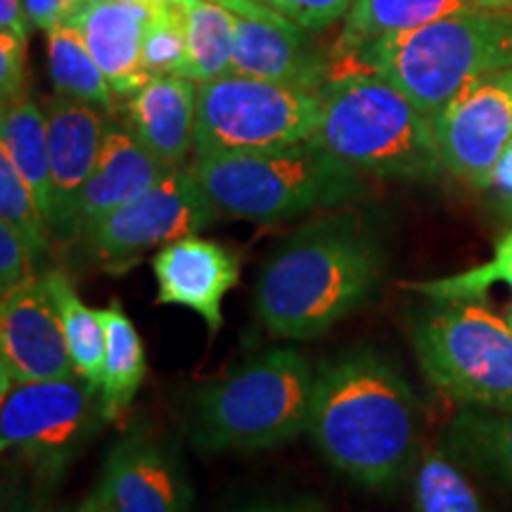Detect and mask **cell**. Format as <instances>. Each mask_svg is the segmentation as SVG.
Masks as SVG:
<instances>
[{"label": "cell", "mask_w": 512, "mask_h": 512, "mask_svg": "<svg viewBox=\"0 0 512 512\" xmlns=\"http://www.w3.org/2000/svg\"><path fill=\"white\" fill-rule=\"evenodd\" d=\"M387 252L373 221L358 209L318 216L275 249L254 287L268 332L313 339L361 309L380 290Z\"/></svg>", "instance_id": "6da1fadb"}, {"label": "cell", "mask_w": 512, "mask_h": 512, "mask_svg": "<svg viewBox=\"0 0 512 512\" xmlns=\"http://www.w3.org/2000/svg\"><path fill=\"white\" fill-rule=\"evenodd\" d=\"M420 411L401 370L375 349H351L316 370L309 434L332 467L389 491L418 453Z\"/></svg>", "instance_id": "7a4b0ae2"}, {"label": "cell", "mask_w": 512, "mask_h": 512, "mask_svg": "<svg viewBox=\"0 0 512 512\" xmlns=\"http://www.w3.org/2000/svg\"><path fill=\"white\" fill-rule=\"evenodd\" d=\"M342 72L382 76L434 119L479 76L512 67L510 12H463L396 31L332 57ZM335 74V72H332Z\"/></svg>", "instance_id": "3957f363"}, {"label": "cell", "mask_w": 512, "mask_h": 512, "mask_svg": "<svg viewBox=\"0 0 512 512\" xmlns=\"http://www.w3.org/2000/svg\"><path fill=\"white\" fill-rule=\"evenodd\" d=\"M313 387L316 370L302 351L268 349L192 394V444L204 453L283 446L309 432Z\"/></svg>", "instance_id": "277c9868"}, {"label": "cell", "mask_w": 512, "mask_h": 512, "mask_svg": "<svg viewBox=\"0 0 512 512\" xmlns=\"http://www.w3.org/2000/svg\"><path fill=\"white\" fill-rule=\"evenodd\" d=\"M316 95L320 114L313 140L361 174L432 181L446 171L432 121L382 76L335 74Z\"/></svg>", "instance_id": "5b68a950"}, {"label": "cell", "mask_w": 512, "mask_h": 512, "mask_svg": "<svg viewBox=\"0 0 512 512\" xmlns=\"http://www.w3.org/2000/svg\"><path fill=\"white\" fill-rule=\"evenodd\" d=\"M190 171L219 214L254 223L344 207L366 190L361 171L316 140L264 152L202 155Z\"/></svg>", "instance_id": "8992f818"}, {"label": "cell", "mask_w": 512, "mask_h": 512, "mask_svg": "<svg viewBox=\"0 0 512 512\" xmlns=\"http://www.w3.org/2000/svg\"><path fill=\"white\" fill-rule=\"evenodd\" d=\"M427 380L453 401L512 413V328L482 299L434 302L413 323Z\"/></svg>", "instance_id": "52a82bcc"}, {"label": "cell", "mask_w": 512, "mask_h": 512, "mask_svg": "<svg viewBox=\"0 0 512 512\" xmlns=\"http://www.w3.org/2000/svg\"><path fill=\"white\" fill-rule=\"evenodd\" d=\"M318 95L252 76L197 83L195 155L278 150L313 140Z\"/></svg>", "instance_id": "ba28073f"}, {"label": "cell", "mask_w": 512, "mask_h": 512, "mask_svg": "<svg viewBox=\"0 0 512 512\" xmlns=\"http://www.w3.org/2000/svg\"><path fill=\"white\" fill-rule=\"evenodd\" d=\"M105 420L100 392L79 375L12 384L0 406V448L29 470L62 482Z\"/></svg>", "instance_id": "9c48e42d"}, {"label": "cell", "mask_w": 512, "mask_h": 512, "mask_svg": "<svg viewBox=\"0 0 512 512\" xmlns=\"http://www.w3.org/2000/svg\"><path fill=\"white\" fill-rule=\"evenodd\" d=\"M214 204L190 169H174L162 181L121 204L74 242L83 261L105 273H124L147 252L202 233L214 221Z\"/></svg>", "instance_id": "30bf717a"}, {"label": "cell", "mask_w": 512, "mask_h": 512, "mask_svg": "<svg viewBox=\"0 0 512 512\" xmlns=\"http://www.w3.org/2000/svg\"><path fill=\"white\" fill-rule=\"evenodd\" d=\"M432 128L448 174L489 188L491 171L512 140V67L465 86L432 119Z\"/></svg>", "instance_id": "8fae6325"}, {"label": "cell", "mask_w": 512, "mask_h": 512, "mask_svg": "<svg viewBox=\"0 0 512 512\" xmlns=\"http://www.w3.org/2000/svg\"><path fill=\"white\" fill-rule=\"evenodd\" d=\"M98 484L112 512H192L195 503L178 444L145 418L128 422Z\"/></svg>", "instance_id": "7c38bea8"}, {"label": "cell", "mask_w": 512, "mask_h": 512, "mask_svg": "<svg viewBox=\"0 0 512 512\" xmlns=\"http://www.w3.org/2000/svg\"><path fill=\"white\" fill-rule=\"evenodd\" d=\"M74 375L62 318L46 275L3 294L0 304V394L12 384Z\"/></svg>", "instance_id": "4fadbf2b"}, {"label": "cell", "mask_w": 512, "mask_h": 512, "mask_svg": "<svg viewBox=\"0 0 512 512\" xmlns=\"http://www.w3.org/2000/svg\"><path fill=\"white\" fill-rule=\"evenodd\" d=\"M48 124L50 183H53V216L50 233L69 245L74 238L81 192L98 162L107 112L88 102L55 93L43 105Z\"/></svg>", "instance_id": "5bb4252c"}, {"label": "cell", "mask_w": 512, "mask_h": 512, "mask_svg": "<svg viewBox=\"0 0 512 512\" xmlns=\"http://www.w3.org/2000/svg\"><path fill=\"white\" fill-rule=\"evenodd\" d=\"M242 261L221 242L188 235L152 256L157 304L183 306L197 313L211 335L223 328V299L238 285Z\"/></svg>", "instance_id": "9a60e30c"}, {"label": "cell", "mask_w": 512, "mask_h": 512, "mask_svg": "<svg viewBox=\"0 0 512 512\" xmlns=\"http://www.w3.org/2000/svg\"><path fill=\"white\" fill-rule=\"evenodd\" d=\"M335 64L313 46L306 31L290 19H235V48L230 74L252 76L318 93L332 79Z\"/></svg>", "instance_id": "2e32d148"}, {"label": "cell", "mask_w": 512, "mask_h": 512, "mask_svg": "<svg viewBox=\"0 0 512 512\" xmlns=\"http://www.w3.org/2000/svg\"><path fill=\"white\" fill-rule=\"evenodd\" d=\"M171 171L174 169L164 166L140 143L128 124L124 126L114 117L107 119L98 162L81 192L74 238L69 245H74L88 228H93L121 204L131 202L140 192L152 188Z\"/></svg>", "instance_id": "e0dca14e"}, {"label": "cell", "mask_w": 512, "mask_h": 512, "mask_svg": "<svg viewBox=\"0 0 512 512\" xmlns=\"http://www.w3.org/2000/svg\"><path fill=\"white\" fill-rule=\"evenodd\" d=\"M155 0H88L72 27L105 72L119 98L150 79L143 69V38Z\"/></svg>", "instance_id": "ac0fdd59"}, {"label": "cell", "mask_w": 512, "mask_h": 512, "mask_svg": "<svg viewBox=\"0 0 512 512\" xmlns=\"http://www.w3.org/2000/svg\"><path fill=\"white\" fill-rule=\"evenodd\" d=\"M128 128L159 162L181 169L195 150L197 83L176 74L150 76L126 98Z\"/></svg>", "instance_id": "d6986e66"}, {"label": "cell", "mask_w": 512, "mask_h": 512, "mask_svg": "<svg viewBox=\"0 0 512 512\" xmlns=\"http://www.w3.org/2000/svg\"><path fill=\"white\" fill-rule=\"evenodd\" d=\"M463 12H510L512 0H356L344 19L332 57L351 53L373 38L430 24Z\"/></svg>", "instance_id": "ffe728a7"}, {"label": "cell", "mask_w": 512, "mask_h": 512, "mask_svg": "<svg viewBox=\"0 0 512 512\" xmlns=\"http://www.w3.org/2000/svg\"><path fill=\"white\" fill-rule=\"evenodd\" d=\"M0 150L12 159L19 176L27 181L50 226V216H53V183H50L46 112L29 98L27 91L3 102Z\"/></svg>", "instance_id": "44dd1931"}, {"label": "cell", "mask_w": 512, "mask_h": 512, "mask_svg": "<svg viewBox=\"0 0 512 512\" xmlns=\"http://www.w3.org/2000/svg\"><path fill=\"white\" fill-rule=\"evenodd\" d=\"M100 316L105 323V375H102L100 401L105 420L114 422L136 399L147 373V356L136 325L119 302L100 309Z\"/></svg>", "instance_id": "7402d4cb"}, {"label": "cell", "mask_w": 512, "mask_h": 512, "mask_svg": "<svg viewBox=\"0 0 512 512\" xmlns=\"http://www.w3.org/2000/svg\"><path fill=\"white\" fill-rule=\"evenodd\" d=\"M446 446L512 491V413L465 408L448 422Z\"/></svg>", "instance_id": "603a6c76"}, {"label": "cell", "mask_w": 512, "mask_h": 512, "mask_svg": "<svg viewBox=\"0 0 512 512\" xmlns=\"http://www.w3.org/2000/svg\"><path fill=\"white\" fill-rule=\"evenodd\" d=\"M43 275L60 311L74 373L100 392L102 375H105V323H102L100 309H91L83 302L72 278L60 268Z\"/></svg>", "instance_id": "cb8c5ba5"}, {"label": "cell", "mask_w": 512, "mask_h": 512, "mask_svg": "<svg viewBox=\"0 0 512 512\" xmlns=\"http://www.w3.org/2000/svg\"><path fill=\"white\" fill-rule=\"evenodd\" d=\"M48 69L55 93L88 102L107 114L117 112L119 95L72 24L48 31Z\"/></svg>", "instance_id": "d4e9b609"}, {"label": "cell", "mask_w": 512, "mask_h": 512, "mask_svg": "<svg viewBox=\"0 0 512 512\" xmlns=\"http://www.w3.org/2000/svg\"><path fill=\"white\" fill-rule=\"evenodd\" d=\"M188 24V55L181 76L207 83L230 74L235 48L233 12L209 0H181Z\"/></svg>", "instance_id": "484cf974"}, {"label": "cell", "mask_w": 512, "mask_h": 512, "mask_svg": "<svg viewBox=\"0 0 512 512\" xmlns=\"http://www.w3.org/2000/svg\"><path fill=\"white\" fill-rule=\"evenodd\" d=\"M415 512H489L475 486L446 453L432 451L418 463L413 477Z\"/></svg>", "instance_id": "4316f807"}, {"label": "cell", "mask_w": 512, "mask_h": 512, "mask_svg": "<svg viewBox=\"0 0 512 512\" xmlns=\"http://www.w3.org/2000/svg\"><path fill=\"white\" fill-rule=\"evenodd\" d=\"M0 221L10 223L27 240L38 261L46 259L53 238L48 219L27 181L19 176L12 159L3 150H0Z\"/></svg>", "instance_id": "83f0119b"}, {"label": "cell", "mask_w": 512, "mask_h": 512, "mask_svg": "<svg viewBox=\"0 0 512 512\" xmlns=\"http://www.w3.org/2000/svg\"><path fill=\"white\" fill-rule=\"evenodd\" d=\"M188 55V24L181 0H155L143 38V69L147 76H181Z\"/></svg>", "instance_id": "f1b7e54d"}, {"label": "cell", "mask_w": 512, "mask_h": 512, "mask_svg": "<svg viewBox=\"0 0 512 512\" xmlns=\"http://www.w3.org/2000/svg\"><path fill=\"white\" fill-rule=\"evenodd\" d=\"M505 283L512 292V230L505 233L494 249V259L467 268L463 273L446 275V278L425 280V283L406 285L434 302H453V299H482L491 285Z\"/></svg>", "instance_id": "f546056e"}, {"label": "cell", "mask_w": 512, "mask_h": 512, "mask_svg": "<svg viewBox=\"0 0 512 512\" xmlns=\"http://www.w3.org/2000/svg\"><path fill=\"white\" fill-rule=\"evenodd\" d=\"M57 484L34 470L27 477L5 479L3 512H67L57 501Z\"/></svg>", "instance_id": "4dcf8cb0"}, {"label": "cell", "mask_w": 512, "mask_h": 512, "mask_svg": "<svg viewBox=\"0 0 512 512\" xmlns=\"http://www.w3.org/2000/svg\"><path fill=\"white\" fill-rule=\"evenodd\" d=\"M36 256L10 223L0 221V290L8 294L36 278Z\"/></svg>", "instance_id": "1f68e13d"}, {"label": "cell", "mask_w": 512, "mask_h": 512, "mask_svg": "<svg viewBox=\"0 0 512 512\" xmlns=\"http://www.w3.org/2000/svg\"><path fill=\"white\" fill-rule=\"evenodd\" d=\"M304 31H323L347 17L356 0H264Z\"/></svg>", "instance_id": "d6a6232c"}, {"label": "cell", "mask_w": 512, "mask_h": 512, "mask_svg": "<svg viewBox=\"0 0 512 512\" xmlns=\"http://www.w3.org/2000/svg\"><path fill=\"white\" fill-rule=\"evenodd\" d=\"M27 43L29 38L0 31V95H3V102L24 93Z\"/></svg>", "instance_id": "836d02e7"}, {"label": "cell", "mask_w": 512, "mask_h": 512, "mask_svg": "<svg viewBox=\"0 0 512 512\" xmlns=\"http://www.w3.org/2000/svg\"><path fill=\"white\" fill-rule=\"evenodd\" d=\"M86 3L88 0H24V10L31 27L53 31L72 22L86 8Z\"/></svg>", "instance_id": "e575fe53"}, {"label": "cell", "mask_w": 512, "mask_h": 512, "mask_svg": "<svg viewBox=\"0 0 512 512\" xmlns=\"http://www.w3.org/2000/svg\"><path fill=\"white\" fill-rule=\"evenodd\" d=\"M0 31L29 38V17L24 0H0Z\"/></svg>", "instance_id": "d590c367"}, {"label": "cell", "mask_w": 512, "mask_h": 512, "mask_svg": "<svg viewBox=\"0 0 512 512\" xmlns=\"http://www.w3.org/2000/svg\"><path fill=\"white\" fill-rule=\"evenodd\" d=\"M489 188H496L498 192H501V195L505 197V202H508V209L512 211V140H510V145L503 150V155L498 157L494 171H491Z\"/></svg>", "instance_id": "8d00e7d4"}, {"label": "cell", "mask_w": 512, "mask_h": 512, "mask_svg": "<svg viewBox=\"0 0 512 512\" xmlns=\"http://www.w3.org/2000/svg\"><path fill=\"white\" fill-rule=\"evenodd\" d=\"M230 512H323L316 503L309 501H271V503H249Z\"/></svg>", "instance_id": "74e56055"}, {"label": "cell", "mask_w": 512, "mask_h": 512, "mask_svg": "<svg viewBox=\"0 0 512 512\" xmlns=\"http://www.w3.org/2000/svg\"><path fill=\"white\" fill-rule=\"evenodd\" d=\"M74 512H112V508H110V503H107L102 486L95 484L91 494L83 498L81 505Z\"/></svg>", "instance_id": "f35d334b"}, {"label": "cell", "mask_w": 512, "mask_h": 512, "mask_svg": "<svg viewBox=\"0 0 512 512\" xmlns=\"http://www.w3.org/2000/svg\"><path fill=\"white\" fill-rule=\"evenodd\" d=\"M508 323H510V328H512V313L508 316Z\"/></svg>", "instance_id": "ab89813d"}]
</instances>
